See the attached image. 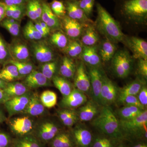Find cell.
Listing matches in <instances>:
<instances>
[{"mask_svg":"<svg viewBox=\"0 0 147 147\" xmlns=\"http://www.w3.org/2000/svg\"><path fill=\"white\" fill-rule=\"evenodd\" d=\"M92 125L100 134L119 142L125 141L119 121L110 106H102L97 117L93 121Z\"/></svg>","mask_w":147,"mask_h":147,"instance_id":"obj_1","label":"cell"},{"mask_svg":"<svg viewBox=\"0 0 147 147\" xmlns=\"http://www.w3.org/2000/svg\"><path fill=\"white\" fill-rule=\"evenodd\" d=\"M97 18L95 27L106 38L114 43L122 42L125 35L119 24L100 3L96 4Z\"/></svg>","mask_w":147,"mask_h":147,"instance_id":"obj_2","label":"cell"},{"mask_svg":"<svg viewBox=\"0 0 147 147\" xmlns=\"http://www.w3.org/2000/svg\"><path fill=\"white\" fill-rule=\"evenodd\" d=\"M116 11L129 21L142 24L147 19V0H115Z\"/></svg>","mask_w":147,"mask_h":147,"instance_id":"obj_3","label":"cell"},{"mask_svg":"<svg viewBox=\"0 0 147 147\" xmlns=\"http://www.w3.org/2000/svg\"><path fill=\"white\" fill-rule=\"evenodd\" d=\"M119 121L121 131L125 140L129 142L144 140L147 139V111L145 109L140 115L126 121Z\"/></svg>","mask_w":147,"mask_h":147,"instance_id":"obj_4","label":"cell"},{"mask_svg":"<svg viewBox=\"0 0 147 147\" xmlns=\"http://www.w3.org/2000/svg\"><path fill=\"white\" fill-rule=\"evenodd\" d=\"M61 130L60 127L55 121L45 118L35 123L32 134L45 145L49 144Z\"/></svg>","mask_w":147,"mask_h":147,"instance_id":"obj_5","label":"cell"},{"mask_svg":"<svg viewBox=\"0 0 147 147\" xmlns=\"http://www.w3.org/2000/svg\"><path fill=\"white\" fill-rule=\"evenodd\" d=\"M127 50H120L116 52L112 59V67L115 75L124 79L129 75L132 68L133 59Z\"/></svg>","mask_w":147,"mask_h":147,"instance_id":"obj_6","label":"cell"},{"mask_svg":"<svg viewBox=\"0 0 147 147\" xmlns=\"http://www.w3.org/2000/svg\"><path fill=\"white\" fill-rule=\"evenodd\" d=\"M30 48L34 59L40 64L55 60L53 47L49 42L44 40L32 41Z\"/></svg>","mask_w":147,"mask_h":147,"instance_id":"obj_7","label":"cell"},{"mask_svg":"<svg viewBox=\"0 0 147 147\" xmlns=\"http://www.w3.org/2000/svg\"><path fill=\"white\" fill-rule=\"evenodd\" d=\"M8 121L11 131L16 137L32 134L35 124L34 120L28 116L10 119Z\"/></svg>","mask_w":147,"mask_h":147,"instance_id":"obj_8","label":"cell"},{"mask_svg":"<svg viewBox=\"0 0 147 147\" xmlns=\"http://www.w3.org/2000/svg\"><path fill=\"white\" fill-rule=\"evenodd\" d=\"M119 88L116 84L104 75L100 96V105L110 106L117 98Z\"/></svg>","mask_w":147,"mask_h":147,"instance_id":"obj_9","label":"cell"},{"mask_svg":"<svg viewBox=\"0 0 147 147\" xmlns=\"http://www.w3.org/2000/svg\"><path fill=\"white\" fill-rule=\"evenodd\" d=\"M12 60L18 62L30 61V54L26 42L19 38L13 39L8 43Z\"/></svg>","mask_w":147,"mask_h":147,"instance_id":"obj_10","label":"cell"},{"mask_svg":"<svg viewBox=\"0 0 147 147\" xmlns=\"http://www.w3.org/2000/svg\"><path fill=\"white\" fill-rule=\"evenodd\" d=\"M122 42L131 51L133 58L138 60H147L146 41L137 37H125V36Z\"/></svg>","mask_w":147,"mask_h":147,"instance_id":"obj_11","label":"cell"},{"mask_svg":"<svg viewBox=\"0 0 147 147\" xmlns=\"http://www.w3.org/2000/svg\"><path fill=\"white\" fill-rule=\"evenodd\" d=\"M90 94L92 100L100 105V96L105 74L100 67H89Z\"/></svg>","mask_w":147,"mask_h":147,"instance_id":"obj_12","label":"cell"},{"mask_svg":"<svg viewBox=\"0 0 147 147\" xmlns=\"http://www.w3.org/2000/svg\"><path fill=\"white\" fill-rule=\"evenodd\" d=\"M32 93L30 91L23 95L11 98L4 104L9 118L23 113L28 103Z\"/></svg>","mask_w":147,"mask_h":147,"instance_id":"obj_13","label":"cell"},{"mask_svg":"<svg viewBox=\"0 0 147 147\" xmlns=\"http://www.w3.org/2000/svg\"><path fill=\"white\" fill-rule=\"evenodd\" d=\"M64 3L65 7L66 15L69 18L78 21L85 27L93 24L92 21L87 17L79 6L78 1L65 0Z\"/></svg>","mask_w":147,"mask_h":147,"instance_id":"obj_14","label":"cell"},{"mask_svg":"<svg viewBox=\"0 0 147 147\" xmlns=\"http://www.w3.org/2000/svg\"><path fill=\"white\" fill-rule=\"evenodd\" d=\"M70 132L76 147H91L94 135L86 127L76 125Z\"/></svg>","mask_w":147,"mask_h":147,"instance_id":"obj_15","label":"cell"},{"mask_svg":"<svg viewBox=\"0 0 147 147\" xmlns=\"http://www.w3.org/2000/svg\"><path fill=\"white\" fill-rule=\"evenodd\" d=\"M74 81L75 88L85 94H88L90 93L91 85L89 76L88 73H87L83 62H80L76 66Z\"/></svg>","mask_w":147,"mask_h":147,"instance_id":"obj_16","label":"cell"},{"mask_svg":"<svg viewBox=\"0 0 147 147\" xmlns=\"http://www.w3.org/2000/svg\"><path fill=\"white\" fill-rule=\"evenodd\" d=\"M87 101L86 94L75 88L68 95L63 97L59 105L62 108L75 109L84 105Z\"/></svg>","mask_w":147,"mask_h":147,"instance_id":"obj_17","label":"cell"},{"mask_svg":"<svg viewBox=\"0 0 147 147\" xmlns=\"http://www.w3.org/2000/svg\"><path fill=\"white\" fill-rule=\"evenodd\" d=\"M60 20L61 29L68 38L71 39H78L81 37L85 28L82 24L66 15Z\"/></svg>","mask_w":147,"mask_h":147,"instance_id":"obj_18","label":"cell"},{"mask_svg":"<svg viewBox=\"0 0 147 147\" xmlns=\"http://www.w3.org/2000/svg\"><path fill=\"white\" fill-rule=\"evenodd\" d=\"M30 89L51 86V81L39 70L35 69L24 78V82Z\"/></svg>","mask_w":147,"mask_h":147,"instance_id":"obj_19","label":"cell"},{"mask_svg":"<svg viewBox=\"0 0 147 147\" xmlns=\"http://www.w3.org/2000/svg\"><path fill=\"white\" fill-rule=\"evenodd\" d=\"M100 106L94 100L87 101L77 111L79 120L83 122L92 120L100 112Z\"/></svg>","mask_w":147,"mask_h":147,"instance_id":"obj_20","label":"cell"},{"mask_svg":"<svg viewBox=\"0 0 147 147\" xmlns=\"http://www.w3.org/2000/svg\"><path fill=\"white\" fill-rule=\"evenodd\" d=\"M41 21L47 24L51 31H55L61 29V20L51 10L49 3L42 0V11Z\"/></svg>","mask_w":147,"mask_h":147,"instance_id":"obj_21","label":"cell"},{"mask_svg":"<svg viewBox=\"0 0 147 147\" xmlns=\"http://www.w3.org/2000/svg\"><path fill=\"white\" fill-rule=\"evenodd\" d=\"M79 57L89 67H100L101 59L96 46L88 47L84 45L83 51Z\"/></svg>","mask_w":147,"mask_h":147,"instance_id":"obj_22","label":"cell"},{"mask_svg":"<svg viewBox=\"0 0 147 147\" xmlns=\"http://www.w3.org/2000/svg\"><path fill=\"white\" fill-rule=\"evenodd\" d=\"M45 110L38 93L32 92L28 103L22 114L30 117H38L43 115Z\"/></svg>","mask_w":147,"mask_h":147,"instance_id":"obj_23","label":"cell"},{"mask_svg":"<svg viewBox=\"0 0 147 147\" xmlns=\"http://www.w3.org/2000/svg\"><path fill=\"white\" fill-rule=\"evenodd\" d=\"M76 66L72 58L64 56L59 64L58 73L60 76L68 79L72 80L74 78Z\"/></svg>","mask_w":147,"mask_h":147,"instance_id":"obj_24","label":"cell"},{"mask_svg":"<svg viewBox=\"0 0 147 147\" xmlns=\"http://www.w3.org/2000/svg\"><path fill=\"white\" fill-rule=\"evenodd\" d=\"M26 16L35 22L41 20L42 0H28L26 4Z\"/></svg>","mask_w":147,"mask_h":147,"instance_id":"obj_25","label":"cell"},{"mask_svg":"<svg viewBox=\"0 0 147 147\" xmlns=\"http://www.w3.org/2000/svg\"><path fill=\"white\" fill-rule=\"evenodd\" d=\"M50 147H76L71 132L61 130L49 143Z\"/></svg>","mask_w":147,"mask_h":147,"instance_id":"obj_26","label":"cell"},{"mask_svg":"<svg viewBox=\"0 0 147 147\" xmlns=\"http://www.w3.org/2000/svg\"><path fill=\"white\" fill-rule=\"evenodd\" d=\"M81 42L84 46H96L99 41V37L94 25L90 24L84 28L81 35Z\"/></svg>","mask_w":147,"mask_h":147,"instance_id":"obj_27","label":"cell"},{"mask_svg":"<svg viewBox=\"0 0 147 147\" xmlns=\"http://www.w3.org/2000/svg\"><path fill=\"white\" fill-rule=\"evenodd\" d=\"M145 84L146 82L144 79L137 78L122 88H119L117 99L127 96H137Z\"/></svg>","mask_w":147,"mask_h":147,"instance_id":"obj_28","label":"cell"},{"mask_svg":"<svg viewBox=\"0 0 147 147\" xmlns=\"http://www.w3.org/2000/svg\"><path fill=\"white\" fill-rule=\"evenodd\" d=\"M43 144L32 134L12 139L10 147H43Z\"/></svg>","mask_w":147,"mask_h":147,"instance_id":"obj_29","label":"cell"},{"mask_svg":"<svg viewBox=\"0 0 147 147\" xmlns=\"http://www.w3.org/2000/svg\"><path fill=\"white\" fill-rule=\"evenodd\" d=\"M58 117L65 126L71 127L79 120L77 111L75 109L62 108L58 110Z\"/></svg>","mask_w":147,"mask_h":147,"instance_id":"obj_30","label":"cell"},{"mask_svg":"<svg viewBox=\"0 0 147 147\" xmlns=\"http://www.w3.org/2000/svg\"><path fill=\"white\" fill-rule=\"evenodd\" d=\"M3 90L11 98L23 95L30 91V89L23 82L15 81L7 82L6 86Z\"/></svg>","mask_w":147,"mask_h":147,"instance_id":"obj_31","label":"cell"},{"mask_svg":"<svg viewBox=\"0 0 147 147\" xmlns=\"http://www.w3.org/2000/svg\"><path fill=\"white\" fill-rule=\"evenodd\" d=\"M117 49L115 43L106 38L101 43L98 52L101 61L106 62L112 60Z\"/></svg>","mask_w":147,"mask_h":147,"instance_id":"obj_32","label":"cell"},{"mask_svg":"<svg viewBox=\"0 0 147 147\" xmlns=\"http://www.w3.org/2000/svg\"><path fill=\"white\" fill-rule=\"evenodd\" d=\"M0 78L6 82H11L17 81L23 77L19 74L15 65L8 63L3 65L0 70Z\"/></svg>","mask_w":147,"mask_h":147,"instance_id":"obj_33","label":"cell"},{"mask_svg":"<svg viewBox=\"0 0 147 147\" xmlns=\"http://www.w3.org/2000/svg\"><path fill=\"white\" fill-rule=\"evenodd\" d=\"M145 110L136 106H123L117 110V115L120 120H129L138 117Z\"/></svg>","mask_w":147,"mask_h":147,"instance_id":"obj_34","label":"cell"},{"mask_svg":"<svg viewBox=\"0 0 147 147\" xmlns=\"http://www.w3.org/2000/svg\"><path fill=\"white\" fill-rule=\"evenodd\" d=\"M52 81L63 97L68 95L74 89L73 86L69 80L60 75H55Z\"/></svg>","mask_w":147,"mask_h":147,"instance_id":"obj_35","label":"cell"},{"mask_svg":"<svg viewBox=\"0 0 147 147\" xmlns=\"http://www.w3.org/2000/svg\"><path fill=\"white\" fill-rule=\"evenodd\" d=\"M68 37L60 30L55 31L49 38V43L55 47L63 50L68 44Z\"/></svg>","mask_w":147,"mask_h":147,"instance_id":"obj_36","label":"cell"},{"mask_svg":"<svg viewBox=\"0 0 147 147\" xmlns=\"http://www.w3.org/2000/svg\"><path fill=\"white\" fill-rule=\"evenodd\" d=\"M84 45L78 39H69L63 51L66 56L71 58L79 57L83 51Z\"/></svg>","mask_w":147,"mask_h":147,"instance_id":"obj_37","label":"cell"},{"mask_svg":"<svg viewBox=\"0 0 147 147\" xmlns=\"http://www.w3.org/2000/svg\"><path fill=\"white\" fill-rule=\"evenodd\" d=\"M26 4L18 5L6 6L5 18H13L21 22L24 16H26Z\"/></svg>","mask_w":147,"mask_h":147,"instance_id":"obj_38","label":"cell"},{"mask_svg":"<svg viewBox=\"0 0 147 147\" xmlns=\"http://www.w3.org/2000/svg\"><path fill=\"white\" fill-rule=\"evenodd\" d=\"M23 34L25 38L30 41H35L44 38L42 36L37 30L33 21L29 20L23 29Z\"/></svg>","mask_w":147,"mask_h":147,"instance_id":"obj_39","label":"cell"},{"mask_svg":"<svg viewBox=\"0 0 147 147\" xmlns=\"http://www.w3.org/2000/svg\"><path fill=\"white\" fill-rule=\"evenodd\" d=\"M59 64L58 61L55 59L51 61L40 64L38 70L47 79L51 81L53 77L57 75Z\"/></svg>","mask_w":147,"mask_h":147,"instance_id":"obj_40","label":"cell"},{"mask_svg":"<svg viewBox=\"0 0 147 147\" xmlns=\"http://www.w3.org/2000/svg\"><path fill=\"white\" fill-rule=\"evenodd\" d=\"M120 142L102 134L94 135L91 147H116Z\"/></svg>","mask_w":147,"mask_h":147,"instance_id":"obj_41","label":"cell"},{"mask_svg":"<svg viewBox=\"0 0 147 147\" xmlns=\"http://www.w3.org/2000/svg\"><path fill=\"white\" fill-rule=\"evenodd\" d=\"M8 63L12 64L16 67L18 72L23 78H25L36 69L35 66L30 61L18 62L11 60Z\"/></svg>","mask_w":147,"mask_h":147,"instance_id":"obj_42","label":"cell"},{"mask_svg":"<svg viewBox=\"0 0 147 147\" xmlns=\"http://www.w3.org/2000/svg\"><path fill=\"white\" fill-rule=\"evenodd\" d=\"M40 101L45 108H51L55 107L57 103V95L53 91L49 90L44 91L40 96Z\"/></svg>","mask_w":147,"mask_h":147,"instance_id":"obj_43","label":"cell"},{"mask_svg":"<svg viewBox=\"0 0 147 147\" xmlns=\"http://www.w3.org/2000/svg\"><path fill=\"white\" fill-rule=\"evenodd\" d=\"M12 60L11 56L8 43L7 42L0 33V64L3 66Z\"/></svg>","mask_w":147,"mask_h":147,"instance_id":"obj_44","label":"cell"},{"mask_svg":"<svg viewBox=\"0 0 147 147\" xmlns=\"http://www.w3.org/2000/svg\"><path fill=\"white\" fill-rule=\"evenodd\" d=\"M49 4L50 8L53 13L60 19L66 15L65 7L64 1L53 0Z\"/></svg>","mask_w":147,"mask_h":147,"instance_id":"obj_45","label":"cell"},{"mask_svg":"<svg viewBox=\"0 0 147 147\" xmlns=\"http://www.w3.org/2000/svg\"><path fill=\"white\" fill-rule=\"evenodd\" d=\"M119 104L123 106H134L144 110L145 108L141 105L137 96L129 95L117 99Z\"/></svg>","mask_w":147,"mask_h":147,"instance_id":"obj_46","label":"cell"},{"mask_svg":"<svg viewBox=\"0 0 147 147\" xmlns=\"http://www.w3.org/2000/svg\"><path fill=\"white\" fill-rule=\"evenodd\" d=\"M0 26L5 29L13 36L18 37L20 34L21 22L15 24H10L3 19L0 23Z\"/></svg>","mask_w":147,"mask_h":147,"instance_id":"obj_47","label":"cell"},{"mask_svg":"<svg viewBox=\"0 0 147 147\" xmlns=\"http://www.w3.org/2000/svg\"><path fill=\"white\" fill-rule=\"evenodd\" d=\"M95 0H78L79 6L82 9L88 18L92 14Z\"/></svg>","mask_w":147,"mask_h":147,"instance_id":"obj_48","label":"cell"},{"mask_svg":"<svg viewBox=\"0 0 147 147\" xmlns=\"http://www.w3.org/2000/svg\"><path fill=\"white\" fill-rule=\"evenodd\" d=\"M137 96L141 105L146 108L147 105V88L146 84L142 87Z\"/></svg>","mask_w":147,"mask_h":147,"instance_id":"obj_49","label":"cell"},{"mask_svg":"<svg viewBox=\"0 0 147 147\" xmlns=\"http://www.w3.org/2000/svg\"><path fill=\"white\" fill-rule=\"evenodd\" d=\"M12 139L7 133L0 131V147H10Z\"/></svg>","mask_w":147,"mask_h":147,"instance_id":"obj_50","label":"cell"},{"mask_svg":"<svg viewBox=\"0 0 147 147\" xmlns=\"http://www.w3.org/2000/svg\"><path fill=\"white\" fill-rule=\"evenodd\" d=\"M137 70L139 74L142 77L147 79V60L139 59H138Z\"/></svg>","mask_w":147,"mask_h":147,"instance_id":"obj_51","label":"cell"},{"mask_svg":"<svg viewBox=\"0 0 147 147\" xmlns=\"http://www.w3.org/2000/svg\"><path fill=\"white\" fill-rule=\"evenodd\" d=\"M28 0H0L1 2L4 4L6 6L18 5L25 4Z\"/></svg>","mask_w":147,"mask_h":147,"instance_id":"obj_52","label":"cell"},{"mask_svg":"<svg viewBox=\"0 0 147 147\" xmlns=\"http://www.w3.org/2000/svg\"><path fill=\"white\" fill-rule=\"evenodd\" d=\"M33 22L34 24L35 27L36 28L38 32L42 36L43 38L47 37V36L50 35V34L47 32L46 30H45L40 26V25L38 21H35V22Z\"/></svg>","mask_w":147,"mask_h":147,"instance_id":"obj_53","label":"cell"},{"mask_svg":"<svg viewBox=\"0 0 147 147\" xmlns=\"http://www.w3.org/2000/svg\"><path fill=\"white\" fill-rule=\"evenodd\" d=\"M6 6L0 2V23L6 17Z\"/></svg>","mask_w":147,"mask_h":147,"instance_id":"obj_54","label":"cell"},{"mask_svg":"<svg viewBox=\"0 0 147 147\" xmlns=\"http://www.w3.org/2000/svg\"><path fill=\"white\" fill-rule=\"evenodd\" d=\"M10 98V97L5 93L3 90L0 89V104H4Z\"/></svg>","mask_w":147,"mask_h":147,"instance_id":"obj_55","label":"cell"},{"mask_svg":"<svg viewBox=\"0 0 147 147\" xmlns=\"http://www.w3.org/2000/svg\"><path fill=\"white\" fill-rule=\"evenodd\" d=\"M134 144L132 145L131 147H147L146 141L140 140V141H134Z\"/></svg>","mask_w":147,"mask_h":147,"instance_id":"obj_56","label":"cell"},{"mask_svg":"<svg viewBox=\"0 0 147 147\" xmlns=\"http://www.w3.org/2000/svg\"><path fill=\"white\" fill-rule=\"evenodd\" d=\"M7 120V117L3 111L0 108V124L2 123Z\"/></svg>","mask_w":147,"mask_h":147,"instance_id":"obj_57","label":"cell"},{"mask_svg":"<svg viewBox=\"0 0 147 147\" xmlns=\"http://www.w3.org/2000/svg\"><path fill=\"white\" fill-rule=\"evenodd\" d=\"M38 23H39L40 26H41L42 27V28L45 30H46L47 32L50 34V32H51V30H50L49 27L47 26V24H45V23H44V22H43V21H41V20H40L39 21H38Z\"/></svg>","mask_w":147,"mask_h":147,"instance_id":"obj_58","label":"cell"},{"mask_svg":"<svg viewBox=\"0 0 147 147\" xmlns=\"http://www.w3.org/2000/svg\"><path fill=\"white\" fill-rule=\"evenodd\" d=\"M7 82L3 80L0 78V89L4 90L6 86Z\"/></svg>","mask_w":147,"mask_h":147,"instance_id":"obj_59","label":"cell"},{"mask_svg":"<svg viewBox=\"0 0 147 147\" xmlns=\"http://www.w3.org/2000/svg\"><path fill=\"white\" fill-rule=\"evenodd\" d=\"M129 147L127 146L126 144L123 143V142H120L117 145V147Z\"/></svg>","mask_w":147,"mask_h":147,"instance_id":"obj_60","label":"cell"},{"mask_svg":"<svg viewBox=\"0 0 147 147\" xmlns=\"http://www.w3.org/2000/svg\"><path fill=\"white\" fill-rule=\"evenodd\" d=\"M76 1H78V0H76Z\"/></svg>","mask_w":147,"mask_h":147,"instance_id":"obj_61","label":"cell"}]
</instances>
